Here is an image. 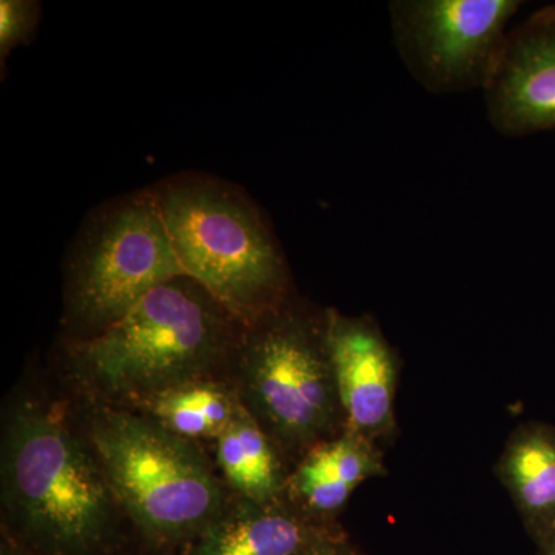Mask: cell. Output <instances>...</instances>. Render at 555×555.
<instances>
[{
	"instance_id": "2e32d148",
	"label": "cell",
	"mask_w": 555,
	"mask_h": 555,
	"mask_svg": "<svg viewBox=\"0 0 555 555\" xmlns=\"http://www.w3.org/2000/svg\"><path fill=\"white\" fill-rule=\"evenodd\" d=\"M312 555H363L357 550V546L350 542L349 537L346 532H339V534L332 537L326 540L315 553Z\"/></svg>"
},
{
	"instance_id": "9a60e30c",
	"label": "cell",
	"mask_w": 555,
	"mask_h": 555,
	"mask_svg": "<svg viewBox=\"0 0 555 555\" xmlns=\"http://www.w3.org/2000/svg\"><path fill=\"white\" fill-rule=\"evenodd\" d=\"M40 3L36 0L0 2V64L5 68L11 51L31 42L40 21Z\"/></svg>"
},
{
	"instance_id": "8992f818",
	"label": "cell",
	"mask_w": 555,
	"mask_h": 555,
	"mask_svg": "<svg viewBox=\"0 0 555 555\" xmlns=\"http://www.w3.org/2000/svg\"><path fill=\"white\" fill-rule=\"evenodd\" d=\"M184 275L152 188L101 204L65 258L62 339L96 337L150 292Z\"/></svg>"
},
{
	"instance_id": "30bf717a",
	"label": "cell",
	"mask_w": 555,
	"mask_h": 555,
	"mask_svg": "<svg viewBox=\"0 0 555 555\" xmlns=\"http://www.w3.org/2000/svg\"><path fill=\"white\" fill-rule=\"evenodd\" d=\"M341 525H321L288 500L257 503L230 492L228 505L182 555H312Z\"/></svg>"
},
{
	"instance_id": "7c38bea8",
	"label": "cell",
	"mask_w": 555,
	"mask_h": 555,
	"mask_svg": "<svg viewBox=\"0 0 555 555\" xmlns=\"http://www.w3.org/2000/svg\"><path fill=\"white\" fill-rule=\"evenodd\" d=\"M495 476L539 545L555 526V427L542 422L517 426L496 460Z\"/></svg>"
},
{
	"instance_id": "52a82bcc",
	"label": "cell",
	"mask_w": 555,
	"mask_h": 555,
	"mask_svg": "<svg viewBox=\"0 0 555 555\" xmlns=\"http://www.w3.org/2000/svg\"><path fill=\"white\" fill-rule=\"evenodd\" d=\"M521 5L518 0H392L393 46L412 78L430 93L485 91Z\"/></svg>"
},
{
	"instance_id": "5bb4252c",
	"label": "cell",
	"mask_w": 555,
	"mask_h": 555,
	"mask_svg": "<svg viewBox=\"0 0 555 555\" xmlns=\"http://www.w3.org/2000/svg\"><path fill=\"white\" fill-rule=\"evenodd\" d=\"M241 408L243 404L228 379L207 378L164 390L133 411L147 415L175 436L203 447L217 443Z\"/></svg>"
},
{
	"instance_id": "4fadbf2b",
	"label": "cell",
	"mask_w": 555,
	"mask_h": 555,
	"mask_svg": "<svg viewBox=\"0 0 555 555\" xmlns=\"http://www.w3.org/2000/svg\"><path fill=\"white\" fill-rule=\"evenodd\" d=\"M214 448L215 465L232 494L264 505L287 499L291 462L246 409Z\"/></svg>"
},
{
	"instance_id": "8fae6325",
	"label": "cell",
	"mask_w": 555,
	"mask_h": 555,
	"mask_svg": "<svg viewBox=\"0 0 555 555\" xmlns=\"http://www.w3.org/2000/svg\"><path fill=\"white\" fill-rule=\"evenodd\" d=\"M386 474L378 444L345 427L295 463L288 477L287 500L318 524L339 525L338 517L353 492L364 481Z\"/></svg>"
},
{
	"instance_id": "ba28073f",
	"label": "cell",
	"mask_w": 555,
	"mask_h": 555,
	"mask_svg": "<svg viewBox=\"0 0 555 555\" xmlns=\"http://www.w3.org/2000/svg\"><path fill=\"white\" fill-rule=\"evenodd\" d=\"M326 341L346 427L377 444L392 437L400 358L377 321L326 309Z\"/></svg>"
},
{
	"instance_id": "ac0fdd59",
	"label": "cell",
	"mask_w": 555,
	"mask_h": 555,
	"mask_svg": "<svg viewBox=\"0 0 555 555\" xmlns=\"http://www.w3.org/2000/svg\"><path fill=\"white\" fill-rule=\"evenodd\" d=\"M13 551H14V553L11 555H33L30 553H27V551L22 550V547H20V546L14 547Z\"/></svg>"
},
{
	"instance_id": "7a4b0ae2",
	"label": "cell",
	"mask_w": 555,
	"mask_h": 555,
	"mask_svg": "<svg viewBox=\"0 0 555 555\" xmlns=\"http://www.w3.org/2000/svg\"><path fill=\"white\" fill-rule=\"evenodd\" d=\"M0 469L3 518L27 553L98 555L129 524L82 426L60 403L11 404Z\"/></svg>"
},
{
	"instance_id": "5b68a950",
	"label": "cell",
	"mask_w": 555,
	"mask_h": 555,
	"mask_svg": "<svg viewBox=\"0 0 555 555\" xmlns=\"http://www.w3.org/2000/svg\"><path fill=\"white\" fill-rule=\"evenodd\" d=\"M225 379L292 467L346 427L326 341V309L294 295L244 326Z\"/></svg>"
},
{
	"instance_id": "3957f363",
	"label": "cell",
	"mask_w": 555,
	"mask_h": 555,
	"mask_svg": "<svg viewBox=\"0 0 555 555\" xmlns=\"http://www.w3.org/2000/svg\"><path fill=\"white\" fill-rule=\"evenodd\" d=\"M152 190L182 269L244 326L297 295L268 219L240 185L184 171Z\"/></svg>"
},
{
	"instance_id": "6da1fadb",
	"label": "cell",
	"mask_w": 555,
	"mask_h": 555,
	"mask_svg": "<svg viewBox=\"0 0 555 555\" xmlns=\"http://www.w3.org/2000/svg\"><path fill=\"white\" fill-rule=\"evenodd\" d=\"M243 332L198 281L178 276L96 337L62 339V372L86 403L134 409L171 387L224 378Z\"/></svg>"
},
{
	"instance_id": "277c9868",
	"label": "cell",
	"mask_w": 555,
	"mask_h": 555,
	"mask_svg": "<svg viewBox=\"0 0 555 555\" xmlns=\"http://www.w3.org/2000/svg\"><path fill=\"white\" fill-rule=\"evenodd\" d=\"M79 423L127 520L152 545L184 550L228 505L206 449L147 415L87 403Z\"/></svg>"
},
{
	"instance_id": "e0dca14e",
	"label": "cell",
	"mask_w": 555,
	"mask_h": 555,
	"mask_svg": "<svg viewBox=\"0 0 555 555\" xmlns=\"http://www.w3.org/2000/svg\"><path fill=\"white\" fill-rule=\"evenodd\" d=\"M537 546V555H555V526Z\"/></svg>"
},
{
	"instance_id": "9c48e42d",
	"label": "cell",
	"mask_w": 555,
	"mask_h": 555,
	"mask_svg": "<svg viewBox=\"0 0 555 555\" xmlns=\"http://www.w3.org/2000/svg\"><path fill=\"white\" fill-rule=\"evenodd\" d=\"M483 94L489 122L500 134L555 129V7L511 28Z\"/></svg>"
}]
</instances>
